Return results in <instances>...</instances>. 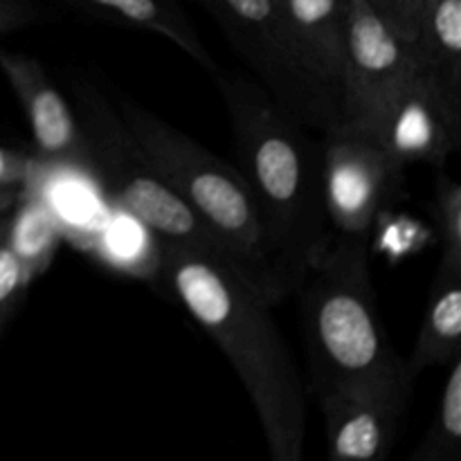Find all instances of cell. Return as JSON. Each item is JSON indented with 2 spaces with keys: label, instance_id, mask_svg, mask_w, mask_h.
<instances>
[{
  "label": "cell",
  "instance_id": "obj_1",
  "mask_svg": "<svg viewBox=\"0 0 461 461\" xmlns=\"http://www.w3.org/2000/svg\"><path fill=\"white\" fill-rule=\"evenodd\" d=\"M228 108L237 169L255 205L275 284L286 300L327 246L322 138L288 115L255 77L214 72Z\"/></svg>",
  "mask_w": 461,
  "mask_h": 461
},
{
  "label": "cell",
  "instance_id": "obj_2",
  "mask_svg": "<svg viewBox=\"0 0 461 461\" xmlns=\"http://www.w3.org/2000/svg\"><path fill=\"white\" fill-rule=\"evenodd\" d=\"M160 270L176 300L223 349L259 417L275 461H300L306 441V394L273 306L230 264L160 243Z\"/></svg>",
  "mask_w": 461,
  "mask_h": 461
},
{
  "label": "cell",
  "instance_id": "obj_3",
  "mask_svg": "<svg viewBox=\"0 0 461 461\" xmlns=\"http://www.w3.org/2000/svg\"><path fill=\"white\" fill-rule=\"evenodd\" d=\"M367 241L333 232L297 291L311 392H360L405 414L414 376L378 320Z\"/></svg>",
  "mask_w": 461,
  "mask_h": 461
},
{
  "label": "cell",
  "instance_id": "obj_4",
  "mask_svg": "<svg viewBox=\"0 0 461 461\" xmlns=\"http://www.w3.org/2000/svg\"><path fill=\"white\" fill-rule=\"evenodd\" d=\"M113 104L156 174L228 243L241 277L270 306L279 304L282 295L266 255L255 205L237 167L207 151L129 95L115 90Z\"/></svg>",
  "mask_w": 461,
  "mask_h": 461
},
{
  "label": "cell",
  "instance_id": "obj_5",
  "mask_svg": "<svg viewBox=\"0 0 461 461\" xmlns=\"http://www.w3.org/2000/svg\"><path fill=\"white\" fill-rule=\"evenodd\" d=\"M70 90L75 117L88 147L90 169L102 180L108 196L147 228L156 241L205 252L239 273L228 243L156 174L104 88L81 75L72 79Z\"/></svg>",
  "mask_w": 461,
  "mask_h": 461
},
{
  "label": "cell",
  "instance_id": "obj_6",
  "mask_svg": "<svg viewBox=\"0 0 461 461\" xmlns=\"http://www.w3.org/2000/svg\"><path fill=\"white\" fill-rule=\"evenodd\" d=\"M270 97L313 133L340 124V102L293 48L275 0H201Z\"/></svg>",
  "mask_w": 461,
  "mask_h": 461
},
{
  "label": "cell",
  "instance_id": "obj_7",
  "mask_svg": "<svg viewBox=\"0 0 461 461\" xmlns=\"http://www.w3.org/2000/svg\"><path fill=\"white\" fill-rule=\"evenodd\" d=\"M322 138L324 201L329 225L338 234H365L399 189L403 167L392 158L376 131L338 124Z\"/></svg>",
  "mask_w": 461,
  "mask_h": 461
},
{
  "label": "cell",
  "instance_id": "obj_8",
  "mask_svg": "<svg viewBox=\"0 0 461 461\" xmlns=\"http://www.w3.org/2000/svg\"><path fill=\"white\" fill-rule=\"evenodd\" d=\"M414 68V48L365 0H351L340 75V124L376 131Z\"/></svg>",
  "mask_w": 461,
  "mask_h": 461
},
{
  "label": "cell",
  "instance_id": "obj_9",
  "mask_svg": "<svg viewBox=\"0 0 461 461\" xmlns=\"http://www.w3.org/2000/svg\"><path fill=\"white\" fill-rule=\"evenodd\" d=\"M378 138L401 167H444L461 142V99L446 93L417 61L376 126Z\"/></svg>",
  "mask_w": 461,
  "mask_h": 461
},
{
  "label": "cell",
  "instance_id": "obj_10",
  "mask_svg": "<svg viewBox=\"0 0 461 461\" xmlns=\"http://www.w3.org/2000/svg\"><path fill=\"white\" fill-rule=\"evenodd\" d=\"M0 70L25 111L41 160L57 167L90 169L88 147L75 111L43 66L34 57L0 48Z\"/></svg>",
  "mask_w": 461,
  "mask_h": 461
},
{
  "label": "cell",
  "instance_id": "obj_11",
  "mask_svg": "<svg viewBox=\"0 0 461 461\" xmlns=\"http://www.w3.org/2000/svg\"><path fill=\"white\" fill-rule=\"evenodd\" d=\"M315 401L327 426L329 457L376 461L390 453L403 417L399 410L360 392H333Z\"/></svg>",
  "mask_w": 461,
  "mask_h": 461
},
{
  "label": "cell",
  "instance_id": "obj_12",
  "mask_svg": "<svg viewBox=\"0 0 461 461\" xmlns=\"http://www.w3.org/2000/svg\"><path fill=\"white\" fill-rule=\"evenodd\" d=\"M293 48L340 102L351 0H275Z\"/></svg>",
  "mask_w": 461,
  "mask_h": 461
},
{
  "label": "cell",
  "instance_id": "obj_13",
  "mask_svg": "<svg viewBox=\"0 0 461 461\" xmlns=\"http://www.w3.org/2000/svg\"><path fill=\"white\" fill-rule=\"evenodd\" d=\"M461 347V255H441L423 322L412 354L405 360L414 378L432 367H444Z\"/></svg>",
  "mask_w": 461,
  "mask_h": 461
},
{
  "label": "cell",
  "instance_id": "obj_14",
  "mask_svg": "<svg viewBox=\"0 0 461 461\" xmlns=\"http://www.w3.org/2000/svg\"><path fill=\"white\" fill-rule=\"evenodd\" d=\"M70 3L106 21L165 36L210 75L221 68L178 0H70Z\"/></svg>",
  "mask_w": 461,
  "mask_h": 461
},
{
  "label": "cell",
  "instance_id": "obj_15",
  "mask_svg": "<svg viewBox=\"0 0 461 461\" xmlns=\"http://www.w3.org/2000/svg\"><path fill=\"white\" fill-rule=\"evenodd\" d=\"M412 48L414 61L461 99V0H428Z\"/></svg>",
  "mask_w": 461,
  "mask_h": 461
},
{
  "label": "cell",
  "instance_id": "obj_16",
  "mask_svg": "<svg viewBox=\"0 0 461 461\" xmlns=\"http://www.w3.org/2000/svg\"><path fill=\"white\" fill-rule=\"evenodd\" d=\"M9 246L21 259L27 279L34 282L50 268L61 241V223L41 194L21 189L16 205L7 216Z\"/></svg>",
  "mask_w": 461,
  "mask_h": 461
},
{
  "label": "cell",
  "instance_id": "obj_17",
  "mask_svg": "<svg viewBox=\"0 0 461 461\" xmlns=\"http://www.w3.org/2000/svg\"><path fill=\"white\" fill-rule=\"evenodd\" d=\"M448 378L437 405L435 419L412 453V461L461 459V358L450 360Z\"/></svg>",
  "mask_w": 461,
  "mask_h": 461
},
{
  "label": "cell",
  "instance_id": "obj_18",
  "mask_svg": "<svg viewBox=\"0 0 461 461\" xmlns=\"http://www.w3.org/2000/svg\"><path fill=\"white\" fill-rule=\"evenodd\" d=\"M435 219L446 255H461V187L448 174L437 176Z\"/></svg>",
  "mask_w": 461,
  "mask_h": 461
},
{
  "label": "cell",
  "instance_id": "obj_19",
  "mask_svg": "<svg viewBox=\"0 0 461 461\" xmlns=\"http://www.w3.org/2000/svg\"><path fill=\"white\" fill-rule=\"evenodd\" d=\"M7 225V219L0 223V324L7 322L12 311L16 309V304L23 300V295H25L32 284L27 279L21 259L14 252V248L9 246Z\"/></svg>",
  "mask_w": 461,
  "mask_h": 461
},
{
  "label": "cell",
  "instance_id": "obj_20",
  "mask_svg": "<svg viewBox=\"0 0 461 461\" xmlns=\"http://www.w3.org/2000/svg\"><path fill=\"white\" fill-rule=\"evenodd\" d=\"M399 39L412 45L428 0H365Z\"/></svg>",
  "mask_w": 461,
  "mask_h": 461
},
{
  "label": "cell",
  "instance_id": "obj_21",
  "mask_svg": "<svg viewBox=\"0 0 461 461\" xmlns=\"http://www.w3.org/2000/svg\"><path fill=\"white\" fill-rule=\"evenodd\" d=\"M39 167L36 158L0 147V185H27L39 174Z\"/></svg>",
  "mask_w": 461,
  "mask_h": 461
},
{
  "label": "cell",
  "instance_id": "obj_22",
  "mask_svg": "<svg viewBox=\"0 0 461 461\" xmlns=\"http://www.w3.org/2000/svg\"><path fill=\"white\" fill-rule=\"evenodd\" d=\"M36 16L39 14L27 0H0V34L30 25Z\"/></svg>",
  "mask_w": 461,
  "mask_h": 461
},
{
  "label": "cell",
  "instance_id": "obj_23",
  "mask_svg": "<svg viewBox=\"0 0 461 461\" xmlns=\"http://www.w3.org/2000/svg\"><path fill=\"white\" fill-rule=\"evenodd\" d=\"M23 185H0V219L9 214L14 205H16L18 196H21Z\"/></svg>",
  "mask_w": 461,
  "mask_h": 461
}]
</instances>
